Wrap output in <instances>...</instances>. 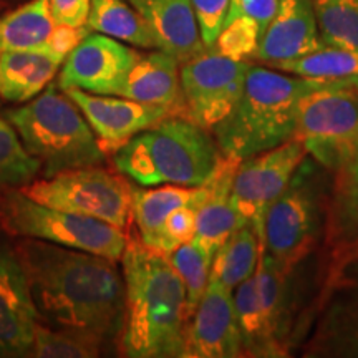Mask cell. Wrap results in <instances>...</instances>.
Wrapping results in <instances>:
<instances>
[{
	"label": "cell",
	"instance_id": "cell-21",
	"mask_svg": "<svg viewBox=\"0 0 358 358\" xmlns=\"http://www.w3.org/2000/svg\"><path fill=\"white\" fill-rule=\"evenodd\" d=\"M65 58L48 48L0 53V96L10 103H27L38 96L60 70Z\"/></svg>",
	"mask_w": 358,
	"mask_h": 358
},
{
	"label": "cell",
	"instance_id": "cell-10",
	"mask_svg": "<svg viewBox=\"0 0 358 358\" xmlns=\"http://www.w3.org/2000/svg\"><path fill=\"white\" fill-rule=\"evenodd\" d=\"M295 138L334 173L358 150V88L334 83L307 95L299 106Z\"/></svg>",
	"mask_w": 358,
	"mask_h": 358
},
{
	"label": "cell",
	"instance_id": "cell-17",
	"mask_svg": "<svg viewBox=\"0 0 358 358\" xmlns=\"http://www.w3.org/2000/svg\"><path fill=\"white\" fill-rule=\"evenodd\" d=\"M322 45L310 0H279L274 19L267 25L254 62L274 66L317 50Z\"/></svg>",
	"mask_w": 358,
	"mask_h": 358
},
{
	"label": "cell",
	"instance_id": "cell-31",
	"mask_svg": "<svg viewBox=\"0 0 358 358\" xmlns=\"http://www.w3.org/2000/svg\"><path fill=\"white\" fill-rule=\"evenodd\" d=\"M214 254L199 239L192 237L189 243L179 245L169 254L168 259L176 268L186 289L187 317L194 313L196 307L203 299L211 279Z\"/></svg>",
	"mask_w": 358,
	"mask_h": 358
},
{
	"label": "cell",
	"instance_id": "cell-32",
	"mask_svg": "<svg viewBox=\"0 0 358 358\" xmlns=\"http://www.w3.org/2000/svg\"><path fill=\"white\" fill-rule=\"evenodd\" d=\"M322 43L358 52V0H310Z\"/></svg>",
	"mask_w": 358,
	"mask_h": 358
},
{
	"label": "cell",
	"instance_id": "cell-14",
	"mask_svg": "<svg viewBox=\"0 0 358 358\" xmlns=\"http://www.w3.org/2000/svg\"><path fill=\"white\" fill-rule=\"evenodd\" d=\"M38 320L19 250L0 234V357H30Z\"/></svg>",
	"mask_w": 358,
	"mask_h": 358
},
{
	"label": "cell",
	"instance_id": "cell-6",
	"mask_svg": "<svg viewBox=\"0 0 358 358\" xmlns=\"http://www.w3.org/2000/svg\"><path fill=\"white\" fill-rule=\"evenodd\" d=\"M330 173L312 156L301 166L264 217L262 249L285 272L306 259L324 241Z\"/></svg>",
	"mask_w": 358,
	"mask_h": 358
},
{
	"label": "cell",
	"instance_id": "cell-36",
	"mask_svg": "<svg viewBox=\"0 0 358 358\" xmlns=\"http://www.w3.org/2000/svg\"><path fill=\"white\" fill-rule=\"evenodd\" d=\"M279 0H231L226 20L239 19L259 27L266 32L267 25L274 19Z\"/></svg>",
	"mask_w": 358,
	"mask_h": 358
},
{
	"label": "cell",
	"instance_id": "cell-26",
	"mask_svg": "<svg viewBox=\"0 0 358 358\" xmlns=\"http://www.w3.org/2000/svg\"><path fill=\"white\" fill-rule=\"evenodd\" d=\"M53 27L50 0H29L0 17V53L47 48Z\"/></svg>",
	"mask_w": 358,
	"mask_h": 358
},
{
	"label": "cell",
	"instance_id": "cell-25",
	"mask_svg": "<svg viewBox=\"0 0 358 358\" xmlns=\"http://www.w3.org/2000/svg\"><path fill=\"white\" fill-rule=\"evenodd\" d=\"M87 27L133 47L159 48L153 29L127 0H92Z\"/></svg>",
	"mask_w": 358,
	"mask_h": 358
},
{
	"label": "cell",
	"instance_id": "cell-7",
	"mask_svg": "<svg viewBox=\"0 0 358 358\" xmlns=\"http://www.w3.org/2000/svg\"><path fill=\"white\" fill-rule=\"evenodd\" d=\"M307 325L301 357L358 358V239L327 254Z\"/></svg>",
	"mask_w": 358,
	"mask_h": 358
},
{
	"label": "cell",
	"instance_id": "cell-19",
	"mask_svg": "<svg viewBox=\"0 0 358 358\" xmlns=\"http://www.w3.org/2000/svg\"><path fill=\"white\" fill-rule=\"evenodd\" d=\"M134 10L150 24L159 42L161 50H166L186 62L204 52L191 0H127Z\"/></svg>",
	"mask_w": 358,
	"mask_h": 358
},
{
	"label": "cell",
	"instance_id": "cell-33",
	"mask_svg": "<svg viewBox=\"0 0 358 358\" xmlns=\"http://www.w3.org/2000/svg\"><path fill=\"white\" fill-rule=\"evenodd\" d=\"M42 171L8 122L0 120V189H20Z\"/></svg>",
	"mask_w": 358,
	"mask_h": 358
},
{
	"label": "cell",
	"instance_id": "cell-12",
	"mask_svg": "<svg viewBox=\"0 0 358 358\" xmlns=\"http://www.w3.org/2000/svg\"><path fill=\"white\" fill-rule=\"evenodd\" d=\"M307 150L299 138L274 150L243 159L232 181L231 199L248 222H252L262 241L264 217L290 179L307 158Z\"/></svg>",
	"mask_w": 358,
	"mask_h": 358
},
{
	"label": "cell",
	"instance_id": "cell-3",
	"mask_svg": "<svg viewBox=\"0 0 358 358\" xmlns=\"http://www.w3.org/2000/svg\"><path fill=\"white\" fill-rule=\"evenodd\" d=\"M334 83L340 82L250 65L234 108L211 129L219 150L224 156L243 161L290 141L297 133L301 101Z\"/></svg>",
	"mask_w": 358,
	"mask_h": 358
},
{
	"label": "cell",
	"instance_id": "cell-27",
	"mask_svg": "<svg viewBox=\"0 0 358 358\" xmlns=\"http://www.w3.org/2000/svg\"><path fill=\"white\" fill-rule=\"evenodd\" d=\"M234 307L243 337L244 357L254 358H282L289 357V352L272 337L264 317L257 297L256 279L249 277L239 287H236Z\"/></svg>",
	"mask_w": 358,
	"mask_h": 358
},
{
	"label": "cell",
	"instance_id": "cell-24",
	"mask_svg": "<svg viewBox=\"0 0 358 358\" xmlns=\"http://www.w3.org/2000/svg\"><path fill=\"white\" fill-rule=\"evenodd\" d=\"M257 297L262 313L271 330L272 337L290 352V325H289V279L285 272L266 250L261 249L256 274ZM290 355V353H289Z\"/></svg>",
	"mask_w": 358,
	"mask_h": 358
},
{
	"label": "cell",
	"instance_id": "cell-34",
	"mask_svg": "<svg viewBox=\"0 0 358 358\" xmlns=\"http://www.w3.org/2000/svg\"><path fill=\"white\" fill-rule=\"evenodd\" d=\"M196 213L198 206L187 204L174 209L153 237L143 243L156 252L169 256L179 245L189 243L196 234ZM141 241V239H140Z\"/></svg>",
	"mask_w": 358,
	"mask_h": 358
},
{
	"label": "cell",
	"instance_id": "cell-9",
	"mask_svg": "<svg viewBox=\"0 0 358 358\" xmlns=\"http://www.w3.org/2000/svg\"><path fill=\"white\" fill-rule=\"evenodd\" d=\"M37 203L127 229L133 219V185L100 166L66 169L20 187Z\"/></svg>",
	"mask_w": 358,
	"mask_h": 358
},
{
	"label": "cell",
	"instance_id": "cell-2",
	"mask_svg": "<svg viewBox=\"0 0 358 358\" xmlns=\"http://www.w3.org/2000/svg\"><path fill=\"white\" fill-rule=\"evenodd\" d=\"M124 322L122 352L129 358H182L186 289L168 256L129 239L122 256Z\"/></svg>",
	"mask_w": 358,
	"mask_h": 358
},
{
	"label": "cell",
	"instance_id": "cell-22",
	"mask_svg": "<svg viewBox=\"0 0 358 358\" xmlns=\"http://www.w3.org/2000/svg\"><path fill=\"white\" fill-rule=\"evenodd\" d=\"M358 239V150L330 173L324 229L327 254Z\"/></svg>",
	"mask_w": 358,
	"mask_h": 358
},
{
	"label": "cell",
	"instance_id": "cell-37",
	"mask_svg": "<svg viewBox=\"0 0 358 358\" xmlns=\"http://www.w3.org/2000/svg\"><path fill=\"white\" fill-rule=\"evenodd\" d=\"M90 34V29L87 25L82 27H73V25H65V24H55L53 27V32L48 38L47 48L53 53H57L58 57L66 58L69 53L73 50L77 45Z\"/></svg>",
	"mask_w": 358,
	"mask_h": 358
},
{
	"label": "cell",
	"instance_id": "cell-28",
	"mask_svg": "<svg viewBox=\"0 0 358 358\" xmlns=\"http://www.w3.org/2000/svg\"><path fill=\"white\" fill-rule=\"evenodd\" d=\"M261 249V236L254 224H244L216 250L211 277L234 292L236 287L256 274Z\"/></svg>",
	"mask_w": 358,
	"mask_h": 358
},
{
	"label": "cell",
	"instance_id": "cell-13",
	"mask_svg": "<svg viewBox=\"0 0 358 358\" xmlns=\"http://www.w3.org/2000/svg\"><path fill=\"white\" fill-rule=\"evenodd\" d=\"M140 55L108 35L88 34L65 58L58 87L78 88L95 95H116Z\"/></svg>",
	"mask_w": 358,
	"mask_h": 358
},
{
	"label": "cell",
	"instance_id": "cell-18",
	"mask_svg": "<svg viewBox=\"0 0 358 358\" xmlns=\"http://www.w3.org/2000/svg\"><path fill=\"white\" fill-rule=\"evenodd\" d=\"M179 66L181 62L161 48L146 55L141 53L115 96L156 105L171 115L185 116Z\"/></svg>",
	"mask_w": 358,
	"mask_h": 358
},
{
	"label": "cell",
	"instance_id": "cell-16",
	"mask_svg": "<svg viewBox=\"0 0 358 358\" xmlns=\"http://www.w3.org/2000/svg\"><path fill=\"white\" fill-rule=\"evenodd\" d=\"M232 294L221 282L209 279L203 299L187 322L182 358L244 357Z\"/></svg>",
	"mask_w": 358,
	"mask_h": 358
},
{
	"label": "cell",
	"instance_id": "cell-35",
	"mask_svg": "<svg viewBox=\"0 0 358 358\" xmlns=\"http://www.w3.org/2000/svg\"><path fill=\"white\" fill-rule=\"evenodd\" d=\"M198 20L201 38L206 47H213L221 32L231 0H191Z\"/></svg>",
	"mask_w": 358,
	"mask_h": 358
},
{
	"label": "cell",
	"instance_id": "cell-30",
	"mask_svg": "<svg viewBox=\"0 0 358 358\" xmlns=\"http://www.w3.org/2000/svg\"><path fill=\"white\" fill-rule=\"evenodd\" d=\"M106 340L87 330L66 327L35 325L34 345L30 357L34 358H95L100 357Z\"/></svg>",
	"mask_w": 358,
	"mask_h": 358
},
{
	"label": "cell",
	"instance_id": "cell-1",
	"mask_svg": "<svg viewBox=\"0 0 358 358\" xmlns=\"http://www.w3.org/2000/svg\"><path fill=\"white\" fill-rule=\"evenodd\" d=\"M15 248L38 319L105 340L122 335L124 279L116 261L29 237H22Z\"/></svg>",
	"mask_w": 358,
	"mask_h": 358
},
{
	"label": "cell",
	"instance_id": "cell-4",
	"mask_svg": "<svg viewBox=\"0 0 358 358\" xmlns=\"http://www.w3.org/2000/svg\"><path fill=\"white\" fill-rule=\"evenodd\" d=\"M222 159L213 133L182 115L166 116L113 155L116 171L143 187L201 186Z\"/></svg>",
	"mask_w": 358,
	"mask_h": 358
},
{
	"label": "cell",
	"instance_id": "cell-20",
	"mask_svg": "<svg viewBox=\"0 0 358 358\" xmlns=\"http://www.w3.org/2000/svg\"><path fill=\"white\" fill-rule=\"evenodd\" d=\"M239 163V159L224 156L219 168L209 178L211 192L196 213L194 237L213 254H216V250L229 239L232 232L248 224L231 199L232 181Z\"/></svg>",
	"mask_w": 358,
	"mask_h": 358
},
{
	"label": "cell",
	"instance_id": "cell-29",
	"mask_svg": "<svg viewBox=\"0 0 358 358\" xmlns=\"http://www.w3.org/2000/svg\"><path fill=\"white\" fill-rule=\"evenodd\" d=\"M271 69L297 77L329 80L358 88V52L322 43L317 50L295 60L282 62Z\"/></svg>",
	"mask_w": 358,
	"mask_h": 358
},
{
	"label": "cell",
	"instance_id": "cell-15",
	"mask_svg": "<svg viewBox=\"0 0 358 358\" xmlns=\"http://www.w3.org/2000/svg\"><path fill=\"white\" fill-rule=\"evenodd\" d=\"M65 95L78 106L105 155H115L133 136L159 123L168 110L123 96L95 95L78 88L64 90Z\"/></svg>",
	"mask_w": 358,
	"mask_h": 358
},
{
	"label": "cell",
	"instance_id": "cell-23",
	"mask_svg": "<svg viewBox=\"0 0 358 358\" xmlns=\"http://www.w3.org/2000/svg\"><path fill=\"white\" fill-rule=\"evenodd\" d=\"M211 192V181L201 186L164 185L155 189H143L133 186V221L140 231L141 243L153 237L174 209L182 206H199Z\"/></svg>",
	"mask_w": 358,
	"mask_h": 358
},
{
	"label": "cell",
	"instance_id": "cell-11",
	"mask_svg": "<svg viewBox=\"0 0 358 358\" xmlns=\"http://www.w3.org/2000/svg\"><path fill=\"white\" fill-rule=\"evenodd\" d=\"M250 65L221 55L213 47L182 62L179 80L186 118L211 131L234 108Z\"/></svg>",
	"mask_w": 358,
	"mask_h": 358
},
{
	"label": "cell",
	"instance_id": "cell-38",
	"mask_svg": "<svg viewBox=\"0 0 358 358\" xmlns=\"http://www.w3.org/2000/svg\"><path fill=\"white\" fill-rule=\"evenodd\" d=\"M90 2L92 0H50L53 20L73 27L87 25Z\"/></svg>",
	"mask_w": 358,
	"mask_h": 358
},
{
	"label": "cell",
	"instance_id": "cell-8",
	"mask_svg": "<svg viewBox=\"0 0 358 358\" xmlns=\"http://www.w3.org/2000/svg\"><path fill=\"white\" fill-rule=\"evenodd\" d=\"M0 227L7 234L122 261L128 236L120 227L37 203L20 189H0Z\"/></svg>",
	"mask_w": 358,
	"mask_h": 358
},
{
	"label": "cell",
	"instance_id": "cell-5",
	"mask_svg": "<svg viewBox=\"0 0 358 358\" xmlns=\"http://www.w3.org/2000/svg\"><path fill=\"white\" fill-rule=\"evenodd\" d=\"M25 150L38 159L43 176L66 169L100 166L105 153L80 108L55 87L47 88L24 106L7 111Z\"/></svg>",
	"mask_w": 358,
	"mask_h": 358
}]
</instances>
